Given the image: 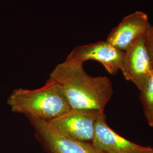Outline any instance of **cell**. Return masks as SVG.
<instances>
[{"instance_id": "6", "label": "cell", "mask_w": 153, "mask_h": 153, "mask_svg": "<svg viewBox=\"0 0 153 153\" xmlns=\"http://www.w3.org/2000/svg\"><path fill=\"white\" fill-rule=\"evenodd\" d=\"M91 143L104 153H146L153 151V148L138 145L118 134L107 123L104 112H99L97 116Z\"/></svg>"}, {"instance_id": "2", "label": "cell", "mask_w": 153, "mask_h": 153, "mask_svg": "<svg viewBox=\"0 0 153 153\" xmlns=\"http://www.w3.org/2000/svg\"><path fill=\"white\" fill-rule=\"evenodd\" d=\"M7 103L14 113L47 122L71 109L60 86L50 78L39 88L14 90Z\"/></svg>"}, {"instance_id": "7", "label": "cell", "mask_w": 153, "mask_h": 153, "mask_svg": "<svg viewBox=\"0 0 153 153\" xmlns=\"http://www.w3.org/2000/svg\"><path fill=\"white\" fill-rule=\"evenodd\" d=\"M124 52L116 48L107 40L78 45L71 51L66 59L83 64L88 60L101 63L111 75L120 70Z\"/></svg>"}, {"instance_id": "10", "label": "cell", "mask_w": 153, "mask_h": 153, "mask_svg": "<svg viewBox=\"0 0 153 153\" xmlns=\"http://www.w3.org/2000/svg\"><path fill=\"white\" fill-rule=\"evenodd\" d=\"M145 39L153 66V26L151 25L149 28L145 36Z\"/></svg>"}, {"instance_id": "3", "label": "cell", "mask_w": 153, "mask_h": 153, "mask_svg": "<svg viewBox=\"0 0 153 153\" xmlns=\"http://www.w3.org/2000/svg\"><path fill=\"white\" fill-rule=\"evenodd\" d=\"M99 113L71 109L48 123L56 131L66 137L91 142Z\"/></svg>"}, {"instance_id": "5", "label": "cell", "mask_w": 153, "mask_h": 153, "mask_svg": "<svg viewBox=\"0 0 153 153\" xmlns=\"http://www.w3.org/2000/svg\"><path fill=\"white\" fill-rule=\"evenodd\" d=\"M28 119L37 136L51 153H104L91 142L78 141L61 134L47 121Z\"/></svg>"}, {"instance_id": "1", "label": "cell", "mask_w": 153, "mask_h": 153, "mask_svg": "<svg viewBox=\"0 0 153 153\" xmlns=\"http://www.w3.org/2000/svg\"><path fill=\"white\" fill-rule=\"evenodd\" d=\"M49 78L60 86L71 109L104 112L114 93L108 77L91 76L82 63L68 59L57 65Z\"/></svg>"}, {"instance_id": "8", "label": "cell", "mask_w": 153, "mask_h": 153, "mask_svg": "<svg viewBox=\"0 0 153 153\" xmlns=\"http://www.w3.org/2000/svg\"><path fill=\"white\" fill-rule=\"evenodd\" d=\"M150 26L145 13L135 11L126 16L113 28L106 40L116 48L125 52L138 39L145 36Z\"/></svg>"}, {"instance_id": "9", "label": "cell", "mask_w": 153, "mask_h": 153, "mask_svg": "<svg viewBox=\"0 0 153 153\" xmlns=\"http://www.w3.org/2000/svg\"><path fill=\"white\" fill-rule=\"evenodd\" d=\"M140 91V99L145 117L149 126L153 127V69L145 86Z\"/></svg>"}, {"instance_id": "4", "label": "cell", "mask_w": 153, "mask_h": 153, "mask_svg": "<svg viewBox=\"0 0 153 153\" xmlns=\"http://www.w3.org/2000/svg\"><path fill=\"white\" fill-rule=\"evenodd\" d=\"M153 69L144 36L138 39L124 52L120 70L126 79L133 83L141 91Z\"/></svg>"}, {"instance_id": "11", "label": "cell", "mask_w": 153, "mask_h": 153, "mask_svg": "<svg viewBox=\"0 0 153 153\" xmlns=\"http://www.w3.org/2000/svg\"><path fill=\"white\" fill-rule=\"evenodd\" d=\"M153 153V151H152V152H149V153Z\"/></svg>"}]
</instances>
